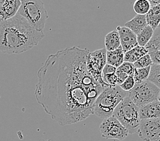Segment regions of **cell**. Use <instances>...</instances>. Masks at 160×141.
<instances>
[{
  "label": "cell",
  "instance_id": "obj_27",
  "mask_svg": "<svg viewBox=\"0 0 160 141\" xmlns=\"http://www.w3.org/2000/svg\"><path fill=\"white\" fill-rule=\"evenodd\" d=\"M148 54L150 55L152 62L154 64H159L160 65V51L153 50L148 52Z\"/></svg>",
  "mask_w": 160,
  "mask_h": 141
},
{
  "label": "cell",
  "instance_id": "obj_17",
  "mask_svg": "<svg viewBox=\"0 0 160 141\" xmlns=\"http://www.w3.org/2000/svg\"><path fill=\"white\" fill-rule=\"evenodd\" d=\"M146 17L148 25L155 31L160 25V4L151 6Z\"/></svg>",
  "mask_w": 160,
  "mask_h": 141
},
{
  "label": "cell",
  "instance_id": "obj_5",
  "mask_svg": "<svg viewBox=\"0 0 160 141\" xmlns=\"http://www.w3.org/2000/svg\"><path fill=\"white\" fill-rule=\"evenodd\" d=\"M113 117L120 121L129 134L137 132L140 126L139 107L132 101L128 96L122 101L113 112Z\"/></svg>",
  "mask_w": 160,
  "mask_h": 141
},
{
  "label": "cell",
  "instance_id": "obj_12",
  "mask_svg": "<svg viewBox=\"0 0 160 141\" xmlns=\"http://www.w3.org/2000/svg\"><path fill=\"white\" fill-rule=\"evenodd\" d=\"M141 120L160 117V102L158 100L139 108Z\"/></svg>",
  "mask_w": 160,
  "mask_h": 141
},
{
  "label": "cell",
  "instance_id": "obj_2",
  "mask_svg": "<svg viewBox=\"0 0 160 141\" xmlns=\"http://www.w3.org/2000/svg\"><path fill=\"white\" fill-rule=\"evenodd\" d=\"M44 37L43 32L37 31L18 14L0 21V52L21 54L38 45Z\"/></svg>",
  "mask_w": 160,
  "mask_h": 141
},
{
  "label": "cell",
  "instance_id": "obj_18",
  "mask_svg": "<svg viewBox=\"0 0 160 141\" xmlns=\"http://www.w3.org/2000/svg\"><path fill=\"white\" fill-rule=\"evenodd\" d=\"M153 33L154 30L150 26L147 25L142 31L137 35V42H138V45L142 47H145L151 40Z\"/></svg>",
  "mask_w": 160,
  "mask_h": 141
},
{
  "label": "cell",
  "instance_id": "obj_15",
  "mask_svg": "<svg viewBox=\"0 0 160 141\" xmlns=\"http://www.w3.org/2000/svg\"><path fill=\"white\" fill-rule=\"evenodd\" d=\"M148 53V49L145 47H142L138 45L133 49H130L124 54V62H128L134 64L137 60L142 58L144 55Z\"/></svg>",
  "mask_w": 160,
  "mask_h": 141
},
{
  "label": "cell",
  "instance_id": "obj_21",
  "mask_svg": "<svg viewBox=\"0 0 160 141\" xmlns=\"http://www.w3.org/2000/svg\"><path fill=\"white\" fill-rule=\"evenodd\" d=\"M151 67H147L141 68H135L134 78L136 83H141L148 80V76L150 75Z\"/></svg>",
  "mask_w": 160,
  "mask_h": 141
},
{
  "label": "cell",
  "instance_id": "obj_11",
  "mask_svg": "<svg viewBox=\"0 0 160 141\" xmlns=\"http://www.w3.org/2000/svg\"><path fill=\"white\" fill-rule=\"evenodd\" d=\"M21 6V0H5L0 6V21H7L16 16Z\"/></svg>",
  "mask_w": 160,
  "mask_h": 141
},
{
  "label": "cell",
  "instance_id": "obj_19",
  "mask_svg": "<svg viewBox=\"0 0 160 141\" xmlns=\"http://www.w3.org/2000/svg\"><path fill=\"white\" fill-rule=\"evenodd\" d=\"M151 5L148 0H136L133 9L138 15H146L151 9Z\"/></svg>",
  "mask_w": 160,
  "mask_h": 141
},
{
  "label": "cell",
  "instance_id": "obj_30",
  "mask_svg": "<svg viewBox=\"0 0 160 141\" xmlns=\"http://www.w3.org/2000/svg\"><path fill=\"white\" fill-rule=\"evenodd\" d=\"M151 6H153L158 4H160V0H148Z\"/></svg>",
  "mask_w": 160,
  "mask_h": 141
},
{
  "label": "cell",
  "instance_id": "obj_24",
  "mask_svg": "<svg viewBox=\"0 0 160 141\" xmlns=\"http://www.w3.org/2000/svg\"><path fill=\"white\" fill-rule=\"evenodd\" d=\"M135 84L136 82L134 78V74H133L129 75L128 78L125 79V81L122 84L119 85V86L122 90H123L125 92H129V91L133 89Z\"/></svg>",
  "mask_w": 160,
  "mask_h": 141
},
{
  "label": "cell",
  "instance_id": "obj_25",
  "mask_svg": "<svg viewBox=\"0 0 160 141\" xmlns=\"http://www.w3.org/2000/svg\"><path fill=\"white\" fill-rule=\"evenodd\" d=\"M117 69L120 70L123 73L128 74V75H131L134 73L135 67L133 63L128 62H123L121 65L117 68Z\"/></svg>",
  "mask_w": 160,
  "mask_h": 141
},
{
  "label": "cell",
  "instance_id": "obj_23",
  "mask_svg": "<svg viewBox=\"0 0 160 141\" xmlns=\"http://www.w3.org/2000/svg\"><path fill=\"white\" fill-rule=\"evenodd\" d=\"M152 64H153V62H152L151 58L150 55L148 54V53L134 63L135 68H141L147 67H151Z\"/></svg>",
  "mask_w": 160,
  "mask_h": 141
},
{
  "label": "cell",
  "instance_id": "obj_1",
  "mask_svg": "<svg viewBox=\"0 0 160 141\" xmlns=\"http://www.w3.org/2000/svg\"><path fill=\"white\" fill-rule=\"evenodd\" d=\"M89 53L77 46L61 49L49 55L38 71L36 101L62 126L93 115L95 102L104 89L87 70Z\"/></svg>",
  "mask_w": 160,
  "mask_h": 141
},
{
  "label": "cell",
  "instance_id": "obj_28",
  "mask_svg": "<svg viewBox=\"0 0 160 141\" xmlns=\"http://www.w3.org/2000/svg\"><path fill=\"white\" fill-rule=\"evenodd\" d=\"M115 74H116L117 78V85L118 86L122 84V83H123L125 81V79H126L129 76L128 74L123 73V72H122L120 70L117 69V71H116Z\"/></svg>",
  "mask_w": 160,
  "mask_h": 141
},
{
  "label": "cell",
  "instance_id": "obj_33",
  "mask_svg": "<svg viewBox=\"0 0 160 141\" xmlns=\"http://www.w3.org/2000/svg\"><path fill=\"white\" fill-rule=\"evenodd\" d=\"M47 141H48V140H47Z\"/></svg>",
  "mask_w": 160,
  "mask_h": 141
},
{
  "label": "cell",
  "instance_id": "obj_14",
  "mask_svg": "<svg viewBox=\"0 0 160 141\" xmlns=\"http://www.w3.org/2000/svg\"><path fill=\"white\" fill-rule=\"evenodd\" d=\"M124 54L125 52L121 46L115 50L107 51L106 52V63L116 68L119 67L124 62Z\"/></svg>",
  "mask_w": 160,
  "mask_h": 141
},
{
  "label": "cell",
  "instance_id": "obj_13",
  "mask_svg": "<svg viewBox=\"0 0 160 141\" xmlns=\"http://www.w3.org/2000/svg\"><path fill=\"white\" fill-rule=\"evenodd\" d=\"M147 25L146 15L137 14L132 20L128 21L124 26L130 29L136 35H138Z\"/></svg>",
  "mask_w": 160,
  "mask_h": 141
},
{
  "label": "cell",
  "instance_id": "obj_31",
  "mask_svg": "<svg viewBox=\"0 0 160 141\" xmlns=\"http://www.w3.org/2000/svg\"><path fill=\"white\" fill-rule=\"evenodd\" d=\"M4 1H5V0H0V6L2 5V3L3 2H4Z\"/></svg>",
  "mask_w": 160,
  "mask_h": 141
},
{
  "label": "cell",
  "instance_id": "obj_16",
  "mask_svg": "<svg viewBox=\"0 0 160 141\" xmlns=\"http://www.w3.org/2000/svg\"><path fill=\"white\" fill-rule=\"evenodd\" d=\"M104 43L106 51H113L121 47L119 34L117 30H114L105 36Z\"/></svg>",
  "mask_w": 160,
  "mask_h": 141
},
{
  "label": "cell",
  "instance_id": "obj_10",
  "mask_svg": "<svg viewBox=\"0 0 160 141\" xmlns=\"http://www.w3.org/2000/svg\"><path fill=\"white\" fill-rule=\"evenodd\" d=\"M117 31L119 34L121 46L124 52H126L138 46L137 35L125 26H117Z\"/></svg>",
  "mask_w": 160,
  "mask_h": 141
},
{
  "label": "cell",
  "instance_id": "obj_9",
  "mask_svg": "<svg viewBox=\"0 0 160 141\" xmlns=\"http://www.w3.org/2000/svg\"><path fill=\"white\" fill-rule=\"evenodd\" d=\"M137 133L143 141H160V117L141 120Z\"/></svg>",
  "mask_w": 160,
  "mask_h": 141
},
{
  "label": "cell",
  "instance_id": "obj_8",
  "mask_svg": "<svg viewBox=\"0 0 160 141\" xmlns=\"http://www.w3.org/2000/svg\"><path fill=\"white\" fill-rule=\"evenodd\" d=\"M100 131L102 136L106 139L123 140L129 134L126 128L113 116L102 121L100 125Z\"/></svg>",
  "mask_w": 160,
  "mask_h": 141
},
{
  "label": "cell",
  "instance_id": "obj_7",
  "mask_svg": "<svg viewBox=\"0 0 160 141\" xmlns=\"http://www.w3.org/2000/svg\"><path fill=\"white\" fill-rule=\"evenodd\" d=\"M106 49L102 48L88 54L87 59V68L89 74L97 82L100 83L105 88L110 86L104 82L102 78V71L106 63Z\"/></svg>",
  "mask_w": 160,
  "mask_h": 141
},
{
  "label": "cell",
  "instance_id": "obj_32",
  "mask_svg": "<svg viewBox=\"0 0 160 141\" xmlns=\"http://www.w3.org/2000/svg\"><path fill=\"white\" fill-rule=\"evenodd\" d=\"M158 100L160 102V92H159V96H158Z\"/></svg>",
  "mask_w": 160,
  "mask_h": 141
},
{
  "label": "cell",
  "instance_id": "obj_20",
  "mask_svg": "<svg viewBox=\"0 0 160 141\" xmlns=\"http://www.w3.org/2000/svg\"><path fill=\"white\" fill-rule=\"evenodd\" d=\"M145 48L148 49V52L153 50L160 51V25L154 31L153 37Z\"/></svg>",
  "mask_w": 160,
  "mask_h": 141
},
{
  "label": "cell",
  "instance_id": "obj_6",
  "mask_svg": "<svg viewBox=\"0 0 160 141\" xmlns=\"http://www.w3.org/2000/svg\"><path fill=\"white\" fill-rule=\"evenodd\" d=\"M128 92V97L138 107L158 101L160 89L148 80L136 83L134 87Z\"/></svg>",
  "mask_w": 160,
  "mask_h": 141
},
{
  "label": "cell",
  "instance_id": "obj_4",
  "mask_svg": "<svg viewBox=\"0 0 160 141\" xmlns=\"http://www.w3.org/2000/svg\"><path fill=\"white\" fill-rule=\"evenodd\" d=\"M21 6L17 14L23 17L37 31L43 32L48 18L42 0H21Z\"/></svg>",
  "mask_w": 160,
  "mask_h": 141
},
{
  "label": "cell",
  "instance_id": "obj_26",
  "mask_svg": "<svg viewBox=\"0 0 160 141\" xmlns=\"http://www.w3.org/2000/svg\"><path fill=\"white\" fill-rule=\"evenodd\" d=\"M104 82L110 86H115L117 85V78L115 73H109L102 75Z\"/></svg>",
  "mask_w": 160,
  "mask_h": 141
},
{
  "label": "cell",
  "instance_id": "obj_29",
  "mask_svg": "<svg viewBox=\"0 0 160 141\" xmlns=\"http://www.w3.org/2000/svg\"><path fill=\"white\" fill-rule=\"evenodd\" d=\"M117 68L115 67L110 65V64H106L104 69H103L102 71V75H105V74H109V73H115L117 71Z\"/></svg>",
  "mask_w": 160,
  "mask_h": 141
},
{
  "label": "cell",
  "instance_id": "obj_22",
  "mask_svg": "<svg viewBox=\"0 0 160 141\" xmlns=\"http://www.w3.org/2000/svg\"><path fill=\"white\" fill-rule=\"evenodd\" d=\"M148 80L160 89V65L153 64L151 67L150 75Z\"/></svg>",
  "mask_w": 160,
  "mask_h": 141
},
{
  "label": "cell",
  "instance_id": "obj_3",
  "mask_svg": "<svg viewBox=\"0 0 160 141\" xmlns=\"http://www.w3.org/2000/svg\"><path fill=\"white\" fill-rule=\"evenodd\" d=\"M128 96V92L118 85L105 87L95 102L93 114L103 120L112 116L118 105Z\"/></svg>",
  "mask_w": 160,
  "mask_h": 141
}]
</instances>
